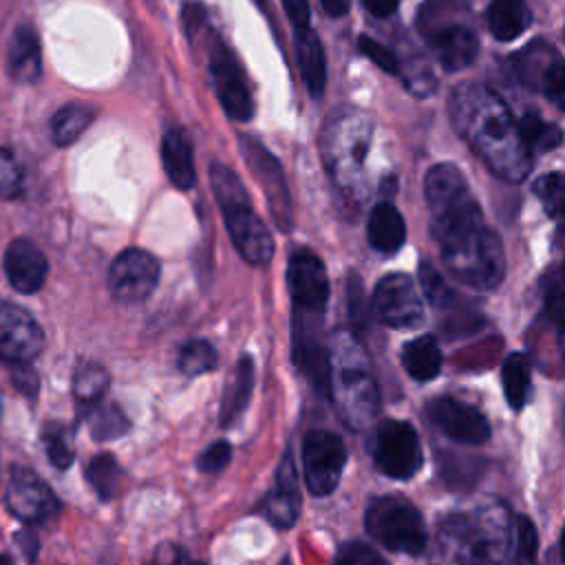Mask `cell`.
<instances>
[{
    "label": "cell",
    "mask_w": 565,
    "mask_h": 565,
    "mask_svg": "<svg viewBox=\"0 0 565 565\" xmlns=\"http://www.w3.org/2000/svg\"><path fill=\"white\" fill-rule=\"evenodd\" d=\"M424 194L433 236L450 274L477 291H490L505 276L501 238L486 225L468 181L452 163L426 172Z\"/></svg>",
    "instance_id": "cell-1"
},
{
    "label": "cell",
    "mask_w": 565,
    "mask_h": 565,
    "mask_svg": "<svg viewBox=\"0 0 565 565\" xmlns=\"http://www.w3.org/2000/svg\"><path fill=\"white\" fill-rule=\"evenodd\" d=\"M450 119L497 177L510 183L527 177L532 154L508 104L494 90L481 84L457 86L450 95Z\"/></svg>",
    "instance_id": "cell-2"
},
{
    "label": "cell",
    "mask_w": 565,
    "mask_h": 565,
    "mask_svg": "<svg viewBox=\"0 0 565 565\" xmlns=\"http://www.w3.org/2000/svg\"><path fill=\"white\" fill-rule=\"evenodd\" d=\"M510 543L508 510L499 501H481L455 510L437 525L433 565H499Z\"/></svg>",
    "instance_id": "cell-3"
},
{
    "label": "cell",
    "mask_w": 565,
    "mask_h": 565,
    "mask_svg": "<svg viewBox=\"0 0 565 565\" xmlns=\"http://www.w3.org/2000/svg\"><path fill=\"white\" fill-rule=\"evenodd\" d=\"M329 353V397L351 428H362L377 411L380 393L364 347L349 331H338Z\"/></svg>",
    "instance_id": "cell-4"
},
{
    "label": "cell",
    "mask_w": 565,
    "mask_h": 565,
    "mask_svg": "<svg viewBox=\"0 0 565 565\" xmlns=\"http://www.w3.org/2000/svg\"><path fill=\"white\" fill-rule=\"evenodd\" d=\"M417 29L446 71H461L479 53V35L463 0H424Z\"/></svg>",
    "instance_id": "cell-5"
},
{
    "label": "cell",
    "mask_w": 565,
    "mask_h": 565,
    "mask_svg": "<svg viewBox=\"0 0 565 565\" xmlns=\"http://www.w3.org/2000/svg\"><path fill=\"white\" fill-rule=\"evenodd\" d=\"M210 181L238 254L252 265L269 263L274 254V238L260 216L252 210L249 196L236 172L214 161L210 166Z\"/></svg>",
    "instance_id": "cell-6"
},
{
    "label": "cell",
    "mask_w": 565,
    "mask_h": 565,
    "mask_svg": "<svg viewBox=\"0 0 565 565\" xmlns=\"http://www.w3.org/2000/svg\"><path fill=\"white\" fill-rule=\"evenodd\" d=\"M366 532L393 552L422 554L426 547V527L417 508L402 497H377L364 516Z\"/></svg>",
    "instance_id": "cell-7"
},
{
    "label": "cell",
    "mask_w": 565,
    "mask_h": 565,
    "mask_svg": "<svg viewBox=\"0 0 565 565\" xmlns=\"http://www.w3.org/2000/svg\"><path fill=\"white\" fill-rule=\"evenodd\" d=\"M373 461L391 479H411L424 463L417 430L402 419H386L373 437Z\"/></svg>",
    "instance_id": "cell-8"
},
{
    "label": "cell",
    "mask_w": 565,
    "mask_h": 565,
    "mask_svg": "<svg viewBox=\"0 0 565 565\" xmlns=\"http://www.w3.org/2000/svg\"><path fill=\"white\" fill-rule=\"evenodd\" d=\"M369 124L362 117H344L335 121L329 143L324 148L327 163L333 179L344 190H353L360 183L366 148H369Z\"/></svg>",
    "instance_id": "cell-9"
},
{
    "label": "cell",
    "mask_w": 565,
    "mask_h": 565,
    "mask_svg": "<svg viewBox=\"0 0 565 565\" xmlns=\"http://www.w3.org/2000/svg\"><path fill=\"white\" fill-rule=\"evenodd\" d=\"M347 463L342 439L329 430H309L302 441L305 483L311 494L327 497L335 490Z\"/></svg>",
    "instance_id": "cell-10"
},
{
    "label": "cell",
    "mask_w": 565,
    "mask_h": 565,
    "mask_svg": "<svg viewBox=\"0 0 565 565\" xmlns=\"http://www.w3.org/2000/svg\"><path fill=\"white\" fill-rule=\"evenodd\" d=\"M371 307L375 318L393 329H415L424 322V302L406 274L384 276L373 289Z\"/></svg>",
    "instance_id": "cell-11"
},
{
    "label": "cell",
    "mask_w": 565,
    "mask_h": 565,
    "mask_svg": "<svg viewBox=\"0 0 565 565\" xmlns=\"http://www.w3.org/2000/svg\"><path fill=\"white\" fill-rule=\"evenodd\" d=\"M512 68L519 82L532 90L543 93L554 99L558 106L563 104L565 93V71L561 53L545 40H534L530 46L519 51L512 57Z\"/></svg>",
    "instance_id": "cell-12"
},
{
    "label": "cell",
    "mask_w": 565,
    "mask_h": 565,
    "mask_svg": "<svg viewBox=\"0 0 565 565\" xmlns=\"http://www.w3.org/2000/svg\"><path fill=\"white\" fill-rule=\"evenodd\" d=\"M210 73L214 77L216 97L227 113V117L236 121H247L254 115V102L245 84L243 68L227 51V46L216 38L210 35Z\"/></svg>",
    "instance_id": "cell-13"
},
{
    "label": "cell",
    "mask_w": 565,
    "mask_h": 565,
    "mask_svg": "<svg viewBox=\"0 0 565 565\" xmlns=\"http://www.w3.org/2000/svg\"><path fill=\"white\" fill-rule=\"evenodd\" d=\"M157 258L139 247L124 249L110 265L108 289L119 302H141L146 300L159 282Z\"/></svg>",
    "instance_id": "cell-14"
},
{
    "label": "cell",
    "mask_w": 565,
    "mask_h": 565,
    "mask_svg": "<svg viewBox=\"0 0 565 565\" xmlns=\"http://www.w3.org/2000/svg\"><path fill=\"white\" fill-rule=\"evenodd\" d=\"M287 285L296 311L322 313L329 298V278L324 263L307 247L291 254L287 267Z\"/></svg>",
    "instance_id": "cell-15"
},
{
    "label": "cell",
    "mask_w": 565,
    "mask_h": 565,
    "mask_svg": "<svg viewBox=\"0 0 565 565\" xmlns=\"http://www.w3.org/2000/svg\"><path fill=\"white\" fill-rule=\"evenodd\" d=\"M4 503L9 512L24 523H44L60 510L53 490L35 472L20 466L11 470Z\"/></svg>",
    "instance_id": "cell-16"
},
{
    "label": "cell",
    "mask_w": 565,
    "mask_h": 565,
    "mask_svg": "<svg viewBox=\"0 0 565 565\" xmlns=\"http://www.w3.org/2000/svg\"><path fill=\"white\" fill-rule=\"evenodd\" d=\"M44 347V333L29 311L0 300V355L11 364H29Z\"/></svg>",
    "instance_id": "cell-17"
},
{
    "label": "cell",
    "mask_w": 565,
    "mask_h": 565,
    "mask_svg": "<svg viewBox=\"0 0 565 565\" xmlns=\"http://www.w3.org/2000/svg\"><path fill=\"white\" fill-rule=\"evenodd\" d=\"M241 148H243L245 161L252 166L254 177L258 179V183L269 201V207H271V214H274L278 227L287 230L289 221H291V205H289V194H287L280 163L267 148H263L252 137H241Z\"/></svg>",
    "instance_id": "cell-18"
},
{
    "label": "cell",
    "mask_w": 565,
    "mask_h": 565,
    "mask_svg": "<svg viewBox=\"0 0 565 565\" xmlns=\"http://www.w3.org/2000/svg\"><path fill=\"white\" fill-rule=\"evenodd\" d=\"M428 417L446 437L461 444H483L490 437L488 419L477 408L452 397L430 402Z\"/></svg>",
    "instance_id": "cell-19"
},
{
    "label": "cell",
    "mask_w": 565,
    "mask_h": 565,
    "mask_svg": "<svg viewBox=\"0 0 565 565\" xmlns=\"http://www.w3.org/2000/svg\"><path fill=\"white\" fill-rule=\"evenodd\" d=\"M4 271L18 294H35L46 280L49 263L44 252L31 238H13L4 252Z\"/></svg>",
    "instance_id": "cell-20"
},
{
    "label": "cell",
    "mask_w": 565,
    "mask_h": 565,
    "mask_svg": "<svg viewBox=\"0 0 565 565\" xmlns=\"http://www.w3.org/2000/svg\"><path fill=\"white\" fill-rule=\"evenodd\" d=\"M265 512L269 521L278 527H291L300 514V492L291 455H285V459L278 466L276 483L269 497L265 499Z\"/></svg>",
    "instance_id": "cell-21"
},
{
    "label": "cell",
    "mask_w": 565,
    "mask_h": 565,
    "mask_svg": "<svg viewBox=\"0 0 565 565\" xmlns=\"http://www.w3.org/2000/svg\"><path fill=\"white\" fill-rule=\"evenodd\" d=\"M7 73L15 84H33L42 75L40 40L31 26H18L9 40Z\"/></svg>",
    "instance_id": "cell-22"
},
{
    "label": "cell",
    "mask_w": 565,
    "mask_h": 565,
    "mask_svg": "<svg viewBox=\"0 0 565 565\" xmlns=\"http://www.w3.org/2000/svg\"><path fill=\"white\" fill-rule=\"evenodd\" d=\"M294 44H296V60H298L302 82L311 97H320L327 84V60H324V49L320 44V38L309 26L296 29Z\"/></svg>",
    "instance_id": "cell-23"
},
{
    "label": "cell",
    "mask_w": 565,
    "mask_h": 565,
    "mask_svg": "<svg viewBox=\"0 0 565 565\" xmlns=\"http://www.w3.org/2000/svg\"><path fill=\"white\" fill-rule=\"evenodd\" d=\"M161 159L168 179L179 190H190L196 181L194 161H192V143L181 128H170L161 139Z\"/></svg>",
    "instance_id": "cell-24"
},
{
    "label": "cell",
    "mask_w": 565,
    "mask_h": 565,
    "mask_svg": "<svg viewBox=\"0 0 565 565\" xmlns=\"http://www.w3.org/2000/svg\"><path fill=\"white\" fill-rule=\"evenodd\" d=\"M366 234H369V243L377 252H384V254H393L404 245L406 225H404L402 214L397 212V207L391 201H380L371 210Z\"/></svg>",
    "instance_id": "cell-25"
},
{
    "label": "cell",
    "mask_w": 565,
    "mask_h": 565,
    "mask_svg": "<svg viewBox=\"0 0 565 565\" xmlns=\"http://www.w3.org/2000/svg\"><path fill=\"white\" fill-rule=\"evenodd\" d=\"M402 366L417 382H428L441 371V351L433 335H419L404 344Z\"/></svg>",
    "instance_id": "cell-26"
},
{
    "label": "cell",
    "mask_w": 565,
    "mask_h": 565,
    "mask_svg": "<svg viewBox=\"0 0 565 565\" xmlns=\"http://www.w3.org/2000/svg\"><path fill=\"white\" fill-rule=\"evenodd\" d=\"M530 22L532 13L525 0H494L488 9L490 33L501 42L516 40L530 26Z\"/></svg>",
    "instance_id": "cell-27"
},
{
    "label": "cell",
    "mask_w": 565,
    "mask_h": 565,
    "mask_svg": "<svg viewBox=\"0 0 565 565\" xmlns=\"http://www.w3.org/2000/svg\"><path fill=\"white\" fill-rule=\"evenodd\" d=\"M252 386H254V364L252 358L243 355L227 382L225 395H223V404H221V424L230 426L234 424L241 413L245 411L249 395H252Z\"/></svg>",
    "instance_id": "cell-28"
},
{
    "label": "cell",
    "mask_w": 565,
    "mask_h": 565,
    "mask_svg": "<svg viewBox=\"0 0 565 565\" xmlns=\"http://www.w3.org/2000/svg\"><path fill=\"white\" fill-rule=\"evenodd\" d=\"M503 395L512 411H521L530 395L532 384V366L525 353H510L501 369Z\"/></svg>",
    "instance_id": "cell-29"
},
{
    "label": "cell",
    "mask_w": 565,
    "mask_h": 565,
    "mask_svg": "<svg viewBox=\"0 0 565 565\" xmlns=\"http://www.w3.org/2000/svg\"><path fill=\"white\" fill-rule=\"evenodd\" d=\"M95 108L82 102H71L62 106L51 119V137L57 146L73 143L93 121Z\"/></svg>",
    "instance_id": "cell-30"
},
{
    "label": "cell",
    "mask_w": 565,
    "mask_h": 565,
    "mask_svg": "<svg viewBox=\"0 0 565 565\" xmlns=\"http://www.w3.org/2000/svg\"><path fill=\"white\" fill-rule=\"evenodd\" d=\"M516 126L527 152H547L563 143L561 128L556 124L543 121L536 113H525L521 121H516Z\"/></svg>",
    "instance_id": "cell-31"
},
{
    "label": "cell",
    "mask_w": 565,
    "mask_h": 565,
    "mask_svg": "<svg viewBox=\"0 0 565 565\" xmlns=\"http://www.w3.org/2000/svg\"><path fill=\"white\" fill-rule=\"evenodd\" d=\"M86 481L99 494V499H113L121 488L124 470L113 455L102 452L86 466Z\"/></svg>",
    "instance_id": "cell-32"
},
{
    "label": "cell",
    "mask_w": 565,
    "mask_h": 565,
    "mask_svg": "<svg viewBox=\"0 0 565 565\" xmlns=\"http://www.w3.org/2000/svg\"><path fill=\"white\" fill-rule=\"evenodd\" d=\"M108 386V373L99 364H82L73 380V395L82 411H90L99 404Z\"/></svg>",
    "instance_id": "cell-33"
},
{
    "label": "cell",
    "mask_w": 565,
    "mask_h": 565,
    "mask_svg": "<svg viewBox=\"0 0 565 565\" xmlns=\"http://www.w3.org/2000/svg\"><path fill=\"white\" fill-rule=\"evenodd\" d=\"M216 349L207 340H190L181 347L177 364L179 371L188 377L203 375L216 366Z\"/></svg>",
    "instance_id": "cell-34"
},
{
    "label": "cell",
    "mask_w": 565,
    "mask_h": 565,
    "mask_svg": "<svg viewBox=\"0 0 565 565\" xmlns=\"http://www.w3.org/2000/svg\"><path fill=\"white\" fill-rule=\"evenodd\" d=\"M90 411H93L90 433H93L95 439H102V441L113 439V437H119L128 430V419L115 404H108V406L97 404Z\"/></svg>",
    "instance_id": "cell-35"
},
{
    "label": "cell",
    "mask_w": 565,
    "mask_h": 565,
    "mask_svg": "<svg viewBox=\"0 0 565 565\" xmlns=\"http://www.w3.org/2000/svg\"><path fill=\"white\" fill-rule=\"evenodd\" d=\"M42 439H44L46 455H49V459L55 468L64 470L73 463L75 450H73V444H71V435L64 428H60L57 424H49L42 433Z\"/></svg>",
    "instance_id": "cell-36"
},
{
    "label": "cell",
    "mask_w": 565,
    "mask_h": 565,
    "mask_svg": "<svg viewBox=\"0 0 565 565\" xmlns=\"http://www.w3.org/2000/svg\"><path fill=\"white\" fill-rule=\"evenodd\" d=\"M24 192V172L9 148H0V199H18Z\"/></svg>",
    "instance_id": "cell-37"
},
{
    "label": "cell",
    "mask_w": 565,
    "mask_h": 565,
    "mask_svg": "<svg viewBox=\"0 0 565 565\" xmlns=\"http://www.w3.org/2000/svg\"><path fill=\"white\" fill-rule=\"evenodd\" d=\"M516 550L514 565H536L539 556V536L534 523L527 516H516Z\"/></svg>",
    "instance_id": "cell-38"
},
{
    "label": "cell",
    "mask_w": 565,
    "mask_h": 565,
    "mask_svg": "<svg viewBox=\"0 0 565 565\" xmlns=\"http://www.w3.org/2000/svg\"><path fill=\"white\" fill-rule=\"evenodd\" d=\"M534 192L543 201L545 212L552 218H558L561 207H563V177H561V172H550V174H543L541 179H536Z\"/></svg>",
    "instance_id": "cell-39"
},
{
    "label": "cell",
    "mask_w": 565,
    "mask_h": 565,
    "mask_svg": "<svg viewBox=\"0 0 565 565\" xmlns=\"http://www.w3.org/2000/svg\"><path fill=\"white\" fill-rule=\"evenodd\" d=\"M419 282L424 287L426 298L435 305V307H446L452 298L450 287L446 285V280L439 276V271L430 265V263H422L419 265Z\"/></svg>",
    "instance_id": "cell-40"
},
{
    "label": "cell",
    "mask_w": 565,
    "mask_h": 565,
    "mask_svg": "<svg viewBox=\"0 0 565 565\" xmlns=\"http://www.w3.org/2000/svg\"><path fill=\"white\" fill-rule=\"evenodd\" d=\"M545 309L550 313V318L561 327L563 320V276L558 267H552L550 271H545Z\"/></svg>",
    "instance_id": "cell-41"
},
{
    "label": "cell",
    "mask_w": 565,
    "mask_h": 565,
    "mask_svg": "<svg viewBox=\"0 0 565 565\" xmlns=\"http://www.w3.org/2000/svg\"><path fill=\"white\" fill-rule=\"evenodd\" d=\"M358 42H360V51H362L371 62H375L382 71L393 73V75L399 73V60H397V55H395L388 46L380 44L377 40H371L369 35H360Z\"/></svg>",
    "instance_id": "cell-42"
},
{
    "label": "cell",
    "mask_w": 565,
    "mask_h": 565,
    "mask_svg": "<svg viewBox=\"0 0 565 565\" xmlns=\"http://www.w3.org/2000/svg\"><path fill=\"white\" fill-rule=\"evenodd\" d=\"M333 565H386V561L364 543H349L338 552Z\"/></svg>",
    "instance_id": "cell-43"
},
{
    "label": "cell",
    "mask_w": 565,
    "mask_h": 565,
    "mask_svg": "<svg viewBox=\"0 0 565 565\" xmlns=\"http://www.w3.org/2000/svg\"><path fill=\"white\" fill-rule=\"evenodd\" d=\"M230 457H232V446L227 441H214L199 459H196V466L201 472H207V475H216L221 472L227 463H230Z\"/></svg>",
    "instance_id": "cell-44"
},
{
    "label": "cell",
    "mask_w": 565,
    "mask_h": 565,
    "mask_svg": "<svg viewBox=\"0 0 565 565\" xmlns=\"http://www.w3.org/2000/svg\"><path fill=\"white\" fill-rule=\"evenodd\" d=\"M285 11L291 20V24L296 29H307L309 20H311V11H309V0H282Z\"/></svg>",
    "instance_id": "cell-45"
},
{
    "label": "cell",
    "mask_w": 565,
    "mask_h": 565,
    "mask_svg": "<svg viewBox=\"0 0 565 565\" xmlns=\"http://www.w3.org/2000/svg\"><path fill=\"white\" fill-rule=\"evenodd\" d=\"M150 565H203V563H192L181 547H161L157 550L154 561Z\"/></svg>",
    "instance_id": "cell-46"
},
{
    "label": "cell",
    "mask_w": 565,
    "mask_h": 565,
    "mask_svg": "<svg viewBox=\"0 0 565 565\" xmlns=\"http://www.w3.org/2000/svg\"><path fill=\"white\" fill-rule=\"evenodd\" d=\"M15 371H13V382L15 386L22 391V393H29L33 395L35 388H38V377L35 373L29 369V364H13Z\"/></svg>",
    "instance_id": "cell-47"
},
{
    "label": "cell",
    "mask_w": 565,
    "mask_h": 565,
    "mask_svg": "<svg viewBox=\"0 0 565 565\" xmlns=\"http://www.w3.org/2000/svg\"><path fill=\"white\" fill-rule=\"evenodd\" d=\"M362 2L377 18H386L397 9V0H362Z\"/></svg>",
    "instance_id": "cell-48"
},
{
    "label": "cell",
    "mask_w": 565,
    "mask_h": 565,
    "mask_svg": "<svg viewBox=\"0 0 565 565\" xmlns=\"http://www.w3.org/2000/svg\"><path fill=\"white\" fill-rule=\"evenodd\" d=\"M322 2V7H324V11L329 13V15H344L347 11H349V7H351V0H320Z\"/></svg>",
    "instance_id": "cell-49"
},
{
    "label": "cell",
    "mask_w": 565,
    "mask_h": 565,
    "mask_svg": "<svg viewBox=\"0 0 565 565\" xmlns=\"http://www.w3.org/2000/svg\"><path fill=\"white\" fill-rule=\"evenodd\" d=\"M0 565H11V561H9V556H4V554H0Z\"/></svg>",
    "instance_id": "cell-50"
},
{
    "label": "cell",
    "mask_w": 565,
    "mask_h": 565,
    "mask_svg": "<svg viewBox=\"0 0 565 565\" xmlns=\"http://www.w3.org/2000/svg\"><path fill=\"white\" fill-rule=\"evenodd\" d=\"M256 2H263V0H256Z\"/></svg>",
    "instance_id": "cell-51"
}]
</instances>
